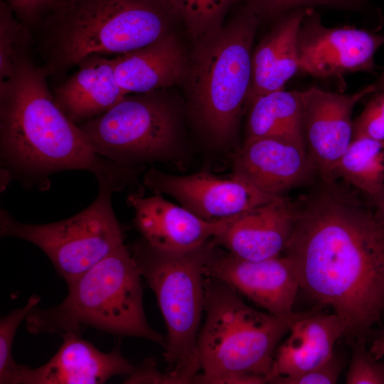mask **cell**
I'll return each mask as SVG.
<instances>
[{
    "mask_svg": "<svg viewBox=\"0 0 384 384\" xmlns=\"http://www.w3.org/2000/svg\"><path fill=\"white\" fill-rule=\"evenodd\" d=\"M335 181L362 193L371 203L384 191V141L353 139L334 171Z\"/></svg>",
    "mask_w": 384,
    "mask_h": 384,
    "instance_id": "603a6c76",
    "label": "cell"
},
{
    "mask_svg": "<svg viewBox=\"0 0 384 384\" xmlns=\"http://www.w3.org/2000/svg\"><path fill=\"white\" fill-rule=\"evenodd\" d=\"M248 107L245 140L278 139L306 151L302 91H274L255 98Z\"/></svg>",
    "mask_w": 384,
    "mask_h": 384,
    "instance_id": "7402d4cb",
    "label": "cell"
},
{
    "mask_svg": "<svg viewBox=\"0 0 384 384\" xmlns=\"http://www.w3.org/2000/svg\"><path fill=\"white\" fill-rule=\"evenodd\" d=\"M41 301L38 295L29 297L26 305L10 312L0 320V383L18 384L25 365L17 364L12 357L14 337L20 323Z\"/></svg>",
    "mask_w": 384,
    "mask_h": 384,
    "instance_id": "484cf974",
    "label": "cell"
},
{
    "mask_svg": "<svg viewBox=\"0 0 384 384\" xmlns=\"http://www.w3.org/2000/svg\"><path fill=\"white\" fill-rule=\"evenodd\" d=\"M180 19L169 0H74L42 24L47 75H60L92 54L122 55L174 31Z\"/></svg>",
    "mask_w": 384,
    "mask_h": 384,
    "instance_id": "3957f363",
    "label": "cell"
},
{
    "mask_svg": "<svg viewBox=\"0 0 384 384\" xmlns=\"http://www.w3.org/2000/svg\"><path fill=\"white\" fill-rule=\"evenodd\" d=\"M74 1V0H62L61 4H62L63 3L69 2V1ZM61 4H60V5H61Z\"/></svg>",
    "mask_w": 384,
    "mask_h": 384,
    "instance_id": "d590c367",
    "label": "cell"
},
{
    "mask_svg": "<svg viewBox=\"0 0 384 384\" xmlns=\"http://www.w3.org/2000/svg\"><path fill=\"white\" fill-rule=\"evenodd\" d=\"M93 202L78 213L60 221L28 224L0 210V235L25 240L38 247L57 273L73 283L85 271L124 244L123 229L112 204V194L119 191L113 183L97 181Z\"/></svg>",
    "mask_w": 384,
    "mask_h": 384,
    "instance_id": "ba28073f",
    "label": "cell"
},
{
    "mask_svg": "<svg viewBox=\"0 0 384 384\" xmlns=\"http://www.w3.org/2000/svg\"><path fill=\"white\" fill-rule=\"evenodd\" d=\"M161 91L128 94L78 126L99 155L122 166L163 161L174 153L178 122Z\"/></svg>",
    "mask_w": 384,
    "mask_h": 384,
    "instance_id": "9c48e42d",
    "label": "cell"
},
{
    "mask_svg": "<svg viewBox=\"0 0 384 384\" xmlns=\"http://www.w3.org/2000/svg\"><path fill=\"white\" fill-rule=\"evenodd\" d=\"M260 23L244 2L219 31L193 41L183 80L188 106L197 126L218 144L235 136L247 107Z\"/></svg>",
    "mask_w": 384,
    "mask_h": 384,
    "instance_id": "5b68a950",
    "label": "cell"
},
{
    "mask_svg": "<svg viewBox=\"0 0 384 384\" xmlns=\"http://www.w3.org/2000/svg\"><path fill=\"white\" fill-rule=\"evenodd\" d=\"M58 352L37 368L25 366L18 384H101L115 375H130L135 369L119 346L104 353L80 334L68 332Z\"/></svg>",
    "mask_w": 384,
    "mask_h": 384,
    "instance_id": "e0dca14e",
    "label": "cell"
},
{
    "mask_svg": "<svg viewBox=\"0 0 384 384\" xmlns=\"http://www.w3.org/2000/svg\"><path fill=\"white\" fill-rule=\"evenodd\" d=\"M124 383L181 384L178 380L169 373L161 372L153 358H146L139 367H136L125 379Z\"/></svg>",
    "mask_w": 384,
    "mask_h": 384,
    "instance_id": "1f68e13d",
    "label": "cell"
},
{
    "mask_svg": "<svg viewBox=\"0 0 384 384\" xmlns=\"http://www.w3.org/2000/svg\"><path fill=\"white\" fill-rule=\"evenodd\" d=\"M193 41L219 31L229 10L246 0H169Z\"/></svg>",
    "mask_w": 384,
    "mask_h": 384,
    "instance_id": "cb8c5ba5",
    "label": "cell"
},
{
    "mask_svg": "<svg viewBox=\"0 0 384 384\" xmlns=\"http://www.w3.org/2000/svg\"><path fill=\"white\" fill-rule=\"evenodd\" d=\"M29 28L23 23L4 0H0V82L10 78L18 63L27 55Z\"/></svg>",
    "mask_w": 384,
    "mask_h": 384,
    "instance_id": "d4e9b609",
    "label": "cell"
},
{
    "mask_svg": "<svg viewBox=\"0 0 384 384\" xmlns=\"http://www.w3.org/2000/svg\"><path fill=\"white\" fill-rule=\"evenodd\" d=\"M384 34L353 26L327 27L314 9H307L298 34L299 71L318 78L372 73Z\"/></svg>",
    "mask_w": 384,
    "mask_h": 384,
    "instance_id": "30bf717a",
    "label": "cell"
},
{
    "mask_svg": "<svg viewBox=\"0 0 384 384\" xmlns=\"http://www.w3.org/2000/svg\"><path fill=\"white\" fill-rule=\"evenodd\" d=\"M294 203L280 196L232 218L221 234L213 238L233 255L261 260L284 252L294 228Z\"/></svg>",
    "mask_w": 384,
    "mask_h": 384,
    "instance_id": "2e32d148",
    "label": "cell"
},
{
    "mask_svg": "<svg viewBox=\"0 0 384 384\" xmlns=\"http://www.w3.org/2000/svg\"><path fill=\"white\" fill-rule=\"evenodd\" d=\"M213 238L185 252L156 248L144 240L133 246L141 274L154 292L166 326V372L181 384L193 383L201 370L198 338L205 312L204 267Z\"/></svg>",
    "mask_w": 384,
    "mask_h": 384,
    "instance_id": "52a82bcc",
    "label": "cell"
},
{
    "mask_svg": "<svg viewBox=\"0 0 384 384\" xmlns=\"http://www.w3.org/2000/svg\"><path fill=\"white\" fill-rule=\"evenodd\" d=\"M358 137L384 141V90L375 92L353 120V139Z\"/></svg>",
    "mask_w": 384,
    "mask_h": 384,
    "instance_id": "f1b7e54d",
    "label": "cell"
},
{
    "mask_svg": "<svg viewBox=\"0 0 384 384\" xmlns=\"http://www.w3.org/2000/svg\"><path fill=\"white\" fill-rule=\"evenodd\" d=\"M306 9L293 10L277 18L253 48L247 107L259 96L283 90L299 71L298 34Z\"/></svg>",
    "mask_w": 384,
    "mask_h": 384,
    "instance_id": "44dd1931",
    "label": "cell"
},
{
    "mask_svg": "<svg viewBox=\"0 0 384 384\" xmlns=\"http://www.w3.org/2000/svg\"><path fill=\"white\" fill-rule=\"evenodd\" d=\"M375 92L374 84L348 94L326 91L316 86L302 91L306 153L320 179L335 181L336 166L353 139L354 107Z\"/></svg>",
    "mask_w": 384,
    "mask_h": 384,
    "instance_id": "7c38bea8",
    "label": "cell"
},
{
    "mask_svg": "<svg viewBox=\"0 0 384 384\" xmlns=\"http://www.w3.org/2000/svg\"><path fill=\"white\" fill-rule=\"evenodd\" d=\"M205 321L198 338L201 374L193 383L214 384L221 378L252 374L268 378L277 346L289 320L257 311L223 281L206 276Z\"/></svg>",
    "mask_w": 384,
    "mask_h": 384,
    "instance_id": "8992f818",
    "label": "cell"
},
{
    "mask_svg": "<svg viewBox=\"0 0 384 384\" xmlns=\"http://www.w3.org/2000/svg\"><path fill=\"white\" fill-rule=\"evenodd\" d=\"M15 16L29 28L42 24L45 18L56 10L62 0H4Z\"/></svg>",
    "mask_w": 384,
    "mask_h": 384,
    "instance_id": "4dcf8cb0",
    "label": "cell"
},
{
    "mask_svg": "<svg viewBox=\"0 0 384 384\" xmlns=\"http://www.w3.org/2000/svg\"><path fill=\"white\" fill-rule=\"evenodd\" d=\"M294 203L284 252L300 288L333 309L346 335L365 339L384 313V225L343 181L319 178Z\"/></svg>",
    "mask_w": 384,
    "mask_h": 384,
    "instance_id": "6da1fadb",
    "label": "cell"
},
{
    "mask_svg": "<svg viewBox=\"0 0 384 384\" xmlns=\"http://www.w3.org/2000/svg\"><path fill=\"white\" fill-rule=\"evenodd\" d=\"M144 184L154 193L172 196L181 206L212 222L233 218L277 198L234 172L228 176L208 171L175 176L151 169L144 175Z\"/></svg>",
    "mask_w": 384,
    "mask_h": 384,
    "instance_id": "8fae6325",
    "label": "cell"
},
{
    "mask_svg": "<svg viewBox=\"0 0 384 384\" xmlns=\"http://www.w3.org/2000/svg\"><path fill=\"white\" fill-rule=\"evenodd\" d=\"M114 73L128 94L164 90L183 82L189 53L171 31L151 43L113 58Z\"/></svg>",
    "mask_w": 384,
    "mask_h": 384,
    "instance_id": "ac0fdd59",
    "label": "cell"
},
{
    "mask_svg": "<svg viewBox=\"0 0 384 384\" xmlns=\"http://www.w3.org/2000/svg\"><path fill=\"white\" fill-rule=\"evenodd\" d=\"M289 337L276 350L268 383L326 362L334 356L336 341L346 335L344 324L334 313H294L289 320Z\"/></svg>",
    "mask_w": 384,
    "mask_h": 384,
    "instance_id": "d6986e66",
    "label": "cell"
},
{
    "mask_svg": "<svg viewBox=\"0 0 384 384\" xmlns=\"http://www.w3.org/2000/svg\"><path fill=\"white\" fill-rule=\"evenodd\" d=\"M139 267L122 244L73 283L59 304L36 306L26 316L28 331L64 335L87 328L119 336L139 337L166 347V337L149 324L143 306Z\"/></svg>",
    "mask_w": 384,
    "mask_h": 384,
    "instance_id": "277c9868",
    "label": "cell"
},
{
    "mask_svg": "<svg viewBox=\"0 0 384 384\" xmlns=\"http://www.w3.org/2000/svg\"><path fill=\"white\" fill-rule=\"evenodd\" d=\"M376 91L384 90V71L379 77L376 82L373 83Z\"/></svg>",
    "mask_w": 384,
    "mask_h": 384,
    "instance_id": "e575fe53",
    "label": "cell"
},
{
    "mask_svg": "<svg viewBox=\"0 0 384 384\" xmlns=\"http://www.w3.org/2000/svg\"><path fill=\"white\" fill-rule=\"evenodd\" d=\"M204 274L223 281L267 313L291 319L299 287L291 260L277 256L248 260L215 248L204 267Z\"/></svg>",
    "mask_w": 384,
    "mask_h": 384,
    "instance_id": "4fadbf2b",
    "label": "cell"
},
{
    "mask_svg": "<svg viewBox=\"0 0 384 384\" xmlns=\"http://www.w3.org/2000/svg\"><path fill=\"white\" fill-rule=\"evenodd\" d=\"M233 172L272 197L284 196L299 186H312L319 178L305 149L269 138L245 140L233 158Z\"/></svg>",
    "mask_w": 384,
    "mask_h": 384,
    "instance_id": "5bb4252c",
    "label": "cell"
},
{
    "mask_svg": "<svg viewBox=\"0 0 384 384\" xmlns=\"http://www.w3.org/2000/svg\"><path fill=\"white\" fill-rule=\"evenodd\" d=\"M78 70L53 90L66 115L80 124L116 105L128 93L119 84L113 58L92 54L78 63Z\"/></svg>",
    "mask_w": 384,
    "mask_h": 384,
    "instance_id": "ffe728a7",
    "label": "cell"
},
{
    "mask_svg": "<svg viewBox=\"0 0 384 384\" xmlns=\"http://www.w3.org/2000/svg\"><path fill=\"white\" fill-rule=\"evenodd\" d=\"M44 68L27 55L12 76L0 82L1 174L26 188L46 191L63 171H87L97 181L121 186L132 169L99 155L85 134L56 102Z\"/></svg>",
    "mask_w": 384,
    "mask_h": 384,
    "instance_id": "7a4b0ae2",
    "label": "cell"
},
{
    "mask_svg": "<svg viewBox=\"0 0 384 384\" xmlns=\"http://www.w3.org/2000/svg\"><path fill=\"white\" fill-rule=\"evenodd\" d=\"M342 369L339 359L334 356L323 364L306 371L273 378L270 383L277 384H333L336 383Z\"/></svg>",
    "mask_w": 384,
    "mask_h": 384,
    "instance_id": "f546056e",
    "label": "cell"
},
{
    "mask_svg": "<svg viewBox=\"0 0 384 384\" xmlns=\"http://www.w3.org/2000/svg\"><path fill=\"white\" fill-rule=\"evenodd\" d=\"M261 22H273L288 12L324 6L348 11H363L368 0H246Z\"/></svg>",
    "mask_w": 384,
    "mask_h": 384,
    "instance_id": "4316f807",
    "label": "cell"
},
{
    "mask_svg": "<svg viewBox=\"0 0 384 384\" xmlns=\"http://www.w3.org/2000/svg\"><path fill=\"white\" fill-rule=\"evenodd\" d=\"M346 383L384 384V363L380 362L367 350L364 338L355 339Z\"/></svg>",
    "mask_w": 384,
    "mask_h": 384,
    "instance_id": "83f0119b",
    "label": "cell"
},
{
    "mask_svg": "<svg viewBox=\"0 0 384 384\" xmlns=\"http://www.w3.org/2000/svg\"><path fill=\"white\" fill-rule=\"evenodd\" d=\"M369 203L372 206L378 220L384 225V191L376 199Z\"/></svg>",
    "mask_w": 384,
    "mask_h": 384,
    "instance_id": "d6a6232c",
    "label": "cell"
},
{
    "mask_svg": "<svg viewBox=\"0 0 384 384\" xmlns=\"http://www.w3.org/2000/svg\"><path fill=\"white\" fill-rule=\"evenodd\" d=\"M127 203L134 210V224L142 239L156 248L170 252L202 246L221 234L232 219L205 220L159 193L145 197L136 191L128 196Z\"/></svg>",
    "mask_w": 384,
    "mask_h": 384,
    "instance_id": "9a60e30c",
    "label": "cell"
},
{
    "mask_svg": "<svg viewBox=\"0 0 384 384\" xmlns=\"http://www.w3.org/2000/svg\"><path fill=\"white\" fill-rule=\"evenodd\" d=\"M370 353L378 360L384 356V332L375 340L370 349Z\"/></svg>",
    "mask_w": 384,
    "mask_h": 384,
    "instance_id": "836d02e7",
    "label": "cell"
}]
</instances>
